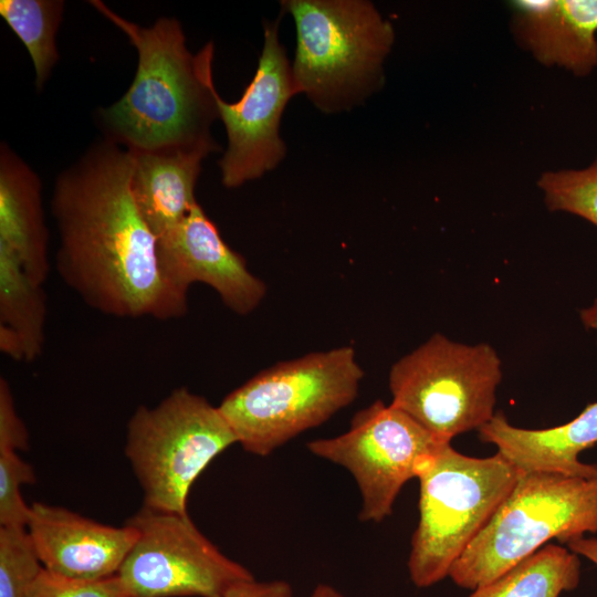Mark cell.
Instances as JSON below:
<instances>
[{
  "label": "cell",
  "instance_id": "21",
  "mask_svg": "<svg viewBox=\"0 0 597 597\" xmlns=\"http://www.w3.org/2000/svg\"><path fill=\"white\" fill-rule=\"evenodd\" d=\"M538 187L549 210L579 216L597 227V157L583 169L544 172Z\"/></svg>",
  "mask_w": 597,
  "mask_h": 597
},
{
  "label": "cell",
  "instance_id": "18",
  "mask_svg": "<svg viewBox=\"0 0 597 597\" xmlns=\"http://www.w3.org/2000/svg\"><path fill=\"white\" fill-rule=\"evenodd\" d=\"M42 285L0 247V327L15 335L27 363L38 359L44 347L46 296Z\"/></svg>",
  "mask_w": 597,
  "mask_h": 597
},
{
  "label": "cell",
  "instance_id": "27",
  "mask_svg": "<svg viewBox=\"0 0 597 597\" xmlns=\"http://www.w3.org/2000/svg\"><path fill=\"white\" fill-rule=\"evenodd\" d=\"M568 548L597 565V538L578 537L567 543Z\"/></svg>",
  "mask_w": 597,
  "mask_h": 597
},
{
  "label": "cell",
  "instance_id": "13",
  "mask_svg": "<svg viewBox=\"0 0 597 597\" xmlns=\"http://www.w3.org/2000/svg\"><path fill=\"white\" fill-rule=\"evenodd\" d=\"M27 531L44 569L73 579L117 575L137 531L106 525L62 506L31 504Z\"/></svg>",
  "mask_w": 597,
  "mask_h": 597
},
{
  "label": "cell",
  "instance_id": "23",
  "mask_svg": "<svg viewBox=\"0 0 597 597\" xmlns=\"http://www.w3.org/2000/svg\"><path fill=\"white\" fill-rule=\"evenodd\" d=\"M34 482L32 465L18 452H0V526L27 527L31 505L23 500L21 486Z\"/></svg>",
  "mask_w": 597,
  "mask_h": 597
},
{
  "label": "cell",
  "instance_id": "3",
  "mask_svg": "<svg viewBox=\"0 0 597 597\" xmlns=\"http://www.w3.org/2000/svg\"><path fill=\"white\" fill-rule=\"evenodd\" d=\"M295 25L291 63L298 94L334 114L362 104L383 83L395 31L366 0H283Z\"/></svg>",
  "mask_w": 597,
  "mask_h": 597
},
{
  "label": "cell",
  "instance_id": "28",
  "mask_svg": "<svg viewBox=\"0 0 597 597\" xmlns=\"http://www.w3.org/2000/svg\"><path fill=\"white\" fill-rule=\"evenodd\" d=\"M310 597H345L341 591H338L335 587L328 585V584H318L313 589Z\"/></svg>",
  "mask_w": 597,
  "mask_h": 597
},
{
  "label": "cell",
  "instance_id": "20",
  "mask_svg": "<svg viewBox=\"0 0 597 597\" xmlns=\"http://www.w3.org/2000/svg\"><path fill=\"white\" fill-rule=\"evenodd\" d=\"M64 1L1 0L0 15L25 45L40 90L59 61L56 33L62 21Z\"/></svg>",
  "mask_w": 597,
  "mask_h": 597
},
{
  "label": "cell",
  "instance_id": "5",
  "mask_svg": "<svg viewBox=\"0 0 597 597\" xmlns=\"http://www.w3.org/2000/svg\"><path fill=\"white\" fill-rule=\"evenodd\" d=\"M520 472L500 453L473 458L449 443L420 465L419 522L408 570L419 588L449 575L454 562L483 530L514 488Z\"/></svg>",
  "mask_w": 597,
  "mask_h": 597
},
{
  "label": "cell",
  "instance_id": "24",
  "mask_svg": "<svg viewBox=\"0 0 597 597\" xmlns=\"http://www.w3.org/2000/svg\"><path fill=\"white\" fill-rule=\"evenodd\" d=\"M28 597H132L117 575L82 580L42 569Z\"/></svg>",
  "mask_w": 597,
  "mask_h": 597
},
{
  "label": "cell",
  "instance_id": "2",
  "mask_svg": "<svg viewBox=\"0 0 597 597\" xmlns=\"http://www.w3.org/2000/svg\"><path fill=\"white\" fill-rule=\"evenodd\" d=\"M90 3L127 35L138 54L129 88L117 102L100 111L105 138L128 150H220L210 133L213 121L219 118L212 42L192 54L181 24L174 18L163 17L144 28L121 17L103 1Z\"/></svg>",
  "mask_w": 597,
  "mask_h": 597
},
{
  "label": "cell",
  "instance_id": "8",
  "mask_svg": "<svg viewBox=\"0 0 597 597\" xmlns=\"http://www.w3.org/2000/svg\"><path fill=\"white\" fill-rule=\"evenodd\" d=\"M501 379V359L491 345L437 333L391 366L390 404L450 442L493 418Z\"/></svg>",
  "mask_w": 597,
  "mask_h": 597
},
{
  "label": "cell",
  "instance_id": "1",
  "mask_svg": "<svg viewBox=\"0 0 597 597\" xmlns=\"http://www.w3.org/2000/svg\"><path fill=\"white\" fill-rule=\"evenodd\" d=\"M132 170L130 153L105 138L57 176L51 201L59 232L55 268L104 315L179 318L187 296L161 275L157 238L132 193Z\"/></svg>",
  "mask_w": 597,
  "mask_h": 597
},
{
  "label": "cell",
  "instance_id": "12",
  "mask_svg": "<svg viewBox=\"0 0 597 597\" xmlns=\"http://www.w3.org/2000/svg\"><path fill=\"white\" fill-rule=\"evenodd\" d=\"M157 258L164 280L181 295L187 296L193 283L207 284L238 315L253 312L265 296L264 282L222 239L199 202L178 226L157 239Z\"/></svg>",
  "mask_w": 597,
  "mask_h": 597
},
{
  "label": "cell",
  "instance_id": "4",
  "mask_svg": "<svg viewBox=\"0 0 597 597\" xmlns=\"http://www.w3.org/2000/svg\"><path fill=\"white\" fill-rule=\"evenodd\" d=\"M364 371L352 346L279 362L218 406L244 451L266 457L350 405Z\"/></svg>",
  "mask_w": 597,
  "mask_h": 597
},
{
  "label": "cell",
  "instance_id": "16",
  "mask_svg": "<svg viewBox=\"0 0 597 597\" xmlns=\"http://www.w3.org/2000/svg\"><path fill=\"white\" fill-rule=\"evenodd\" d=\"M128 150V149H127ZM133 158L132 193L158 239L178 226L198 202L195 188L211 147L128 150Z\"/></svg>",
  "mask_w": 597,
  "mask_h": 597
},
{
  "label": "cell",
  "instance_id": "22",
  "mask_svg": "<svg viewBox=\"0 0 597 597\" xmlns=\"http://www.w3.org/2000/svg\"><path fill=\"white\" fill-rule=\"evenodd\" d=\"M42 569L27 527L0 526V597H28Z\"/></svg>",
  "mask_w": 597,
  "mask_h": 597
},
{
  "label": "cell",
  "instance_id": "11",
  "mask_svg": "<svg viewBox=\"0 0 597 597\" xmlns=\"http://www.w3.org/2000/svg\"><path fill=\"white\" fill-rule=\"evenodd\" d=\"M280 19L264 23V40L255 74L240 100L228 103L217 93L227 149L219 167L227 188H237L273 170L285 157L280 134L283 112L297 95L292 65L279 36Z\"/></svg>",
  "mask_w": 597,
  "mask_h": 597
},
{
  "label": "cell",
  "instance_id": "19",
  "mask_svg": "<svg viewBox=\"0 0 597 597\" xmlns=\"http://www.w3.org/2000/svg\"><path fill=\"white\" fill-rule=\"evenodd\" d=\"M579 576L577 554L548 544L469 597H558L576 588Z\"/></svg>",
  "mask_w": 597,
  "mask_h": 597
},
{
  "label": "cell",
  "instance_id": "25",
  "mask_svg": "<svg viewBox=\"0 0 597 597\" xmlns=\"http://www.w3.org/2000/svg\"><path fill=\"white\" fill-rule=\"evenodd\" d=\"M29 434L15 409L8 381L0 378V452L27 450Z\"/></svg>",
  "mask_w": 597,
  "mask_h": 597
},
{
  "label": "cell",
  "instance_id": "9",
  "mask_svg": "<svg viewBox=\"0 0 597 597\" xmlns=\"http://www.w3.org/2000/svg\"><path fill=\"white\" fill-rule=\"evenodd\" d=\"M444 443L391 404L375 400L354 415L347 431L312 440L307 449L353 475L362 498L359 521L379 523L405 483Z\"/></svg>",
  "mask_w": 597,
  "mask_h": 597
},
{
  "label": "cell",
  "instance_id": "26",
  "mask_svg": "<svg viewBox=\"0 0 597 597\" xmlns=\"http://www.w3.org/2000/svg\"><path fill=\"white\" fill-rule=\"evenodd\" d=\"M216 597H293V589L285 580L259 582L251 578L233 584Z\"/></svg>",
  "mask_w": 597,
  "mask_h": 597
},
{
  "label": "cell",
  "instance_id": "7",
  "mask_svg": "<svg viewBox=\"0 0 597 597\" xmlns=\"http://www.w3.org/2000/svg\"><path fill=\"white\" fill-rule=\"evenodd\" d=\"M233 443L219 407L186 387L155 407L139 406L127 422L125 454L143 490V506L187 513L193 482Z\"/></svg>",
  "mask_w": 597,
  "mask_h": 597
},
{
  "label": "cell",
  "instance_id": "6",
  "mask_svg": "<svg viewBox=\"0 0 597 597\" xmlns=\"http://www.w3.org/2000/svg\"><path fill=\"white\" fill-rule=\"evenodd\" d=\"M597 533V478L520 474L514 488L449 570L460 587L485 585L549 540Z\"/></svg>",
  "mask_w": 597,
  "mask_h": 597
},
{
  "label": "cell",
  "instance_id": "17",
  "mask_svg": "<svg viewBox=\"0 0 597 597\" xmlns=\"http://www.w3.org/2000/svg\"><path fill=\"white\" fill-rule=\"evenodd\" d=\"M0 247L43 284L50 273L49 231L39 176L7 144L0 147Z\"/></svg>",
  "mask_w": 597,
  "mask_h": 597
},
{
  "label": "cell",
  "instance_id": "14",
  "mask_svg": "<svg viewBox=\"0 0 597 597\" xmlns=\"http://www.w3.org/2000/svg\"><path fill=\"white\" fill-rule=\"evenodd\" d=\"M584 322L597 329V301L583 311ZM483 442L492 443L521 474L552 473L585 479L597 478V465L578 460V454L597 443V402L589 404L573 420L546 429L512 426L502 411L479 430Z\"/></svg>",
  "mask_w": 597,
  "mask_h": 597
},
{
  "label": "cell",
  "instance_id": "15",
  "mask_svg": "<svg viewBox=\"0 0 597 597\" xmlns=\"http://www.w3.org/2000/svg\"><path fill=\"white\" fill-rule=\"evenodd\" d=\"M523 44L546 65L586 76L597 67V0L513 1Z\"/></svg>",
  "mask_w": 597,
  "mask_h": 597
},
{
  "label": "cell",
  "instance_id": "10",
  "mask_svg": "<svg viewBox=\"0 0 597 597\" xmlns=\"http://www.w3.org/2000/svg\"><path fill=\"white\" fill-rule=\"evenodd\" d=\"M137 538L117 576L132 597H216L254 578L224 555L188 513L143 506L127 522Z\"/></svg>",
  "mask_w": 597,
  "mask_h": 597
}]
</instances>
